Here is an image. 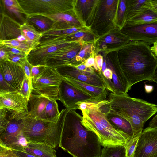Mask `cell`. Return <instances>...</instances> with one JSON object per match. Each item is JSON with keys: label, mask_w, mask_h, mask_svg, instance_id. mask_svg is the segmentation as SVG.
I'll return each instance as SVG.
<instances>
[{"label": "cell", "mask_w": 157, "mask_h": 157, "mask_svg": "<svg viewBox=\"0 0 157 157\" xmlns=\"http://www.w3.org/2000/svg\"><path fill=\"white\" fill-rule=\"evenodd\" d=\"M100 157H126L125 148L122 146L104 147Z\"/></svg>", "instance_id": "obj_31"}, {"label": "cell", "mask_w": 157, "mask_h": 157, "mask_svg": "<svg viewBox=\"0 0 157 157\" xmlns=\"http://www.w3.org/2000/svg\"><path fill=\"white\" fill-rule=\"evenodd\" d=\"M121 32L131 40H140L153 44L157 41V21L140 24L126 22Z\"/></svg>", "instance_id": "obj_9"}, {"label": "cell", "mask_w": 157, "mask_h": 157, "mask_svg": "<svg viewBox=\"0 0 157 157\" xmlns=\"http://www.w3.org/2000/svg\"><path fill=\"white\" fill-rule=\"evenodd\" d=\"M93 45L92 44H89L82 45L80 50L75 57V60L77 62L84 60L90 54H92Z\"/></svg>", "instance_id": "obj_37"}, {"label": "cell", "mask_w": 157, "mask_h": 157, "mask_svg": "<svg viewBox=\"0 0 157 157\" xmlns=\"http://www.w3.org/2000/svg\"><path fill=\"white\" fill-rule=\"evenodd\" d=\"M157 152V128L149 126L140 135L134 157H148Z\"/></svg>", "instance_id": "obj_13"}, {"label": "cell", "mask_w": 157, "mask_h": 157, "mask_svg": "<svg viewBox=\"0 0 157 157\" xmlns=\"http://www.w3.org/2000/svg\"><path fill=\"white\" fill-rule=\"evenodd\" d=\"M147 0H128L127 2L126 22L137 14L144 8Z\"/></svg>", "instance_id": "obj_27"}, {"label": "cell", "mask_w": 157, "mask_h": 157, "mask_svg": "<svg viewBox=\"0 0 157 157\" xmlns=\"http://www.w3.org/2000/svg\"><path fill=\"white\" fill-rule=\"evenodd\" d=\"M140 136H132L126 143L125 146L126 157H134Z\"/></svg>", "instance_id": "obj_36"}, {"label": "cell", "mask_w": 157, "mask_h": 157, "mask_svg": "<svg viewBox=\"0 0 157 157\" xmlns=\"http://www.w3.org/2000/svg\"><path fill=\"white\" fill-rule=\"evenodd\" d=\"M2 1L9 10L17 13L24 14L17 0H2Z\"/></svg>", "instance_id": "obj_39"}, {"label": "cell", "mask_w": 157, "mask_h": 157, "mask_svg": "<svg viewBox=\"0 0 157 157\" xmlns=\"http://www.w3.org/2000/svg\"><path fill=\"white\" fill-rule=\"evenodd\" d=\"M49 99L42 96L31 93L29 101L30 105V110L28 114L47 121L45 112Z\"/></svg>", "instance_id": "obj_19"}, {"label": "cell", "mask_w": 157, "mask_h": 157, "mask_svg": "<svg viewBox=\"0 0 157 157\" xmlns=\"http://www.w3.org/2000/svg\"><path fill=\"white\" fill-rule=\"evenodd\" d=\"M32 93L40 95L50 99L59 100V86L38 87L32 88Z\"/></svg>", "instance_id": "obj_28"}, {"label": "cell", "mask_w": 157, "mask_h": 157, "mask_svg": "<svg viewBox=\"0 0 157 157\" xmlns=\"http://www.w3.org/2000/svg\"><path fill=\"white\" fill-rule=\"evenodd\" d=\"M144 6L151 9L157 13V0H147Z\"/></svg>", "instance_id": "obj_47"}, {"label": "cell", "mask_w": 157, "mask_h": 157, "mask_svg": "<svg viewBox=\"0 0 157 157\" xmlns=\"http://www.w3.org/2000/svg\"><path fill=\"white\" fill-rule=\"evenodd\" d=\"M63 78H67L77 80L94 86L105 87L100 74L79 70L74 66L68 65L58 67L55 69Z\"/></svg>", "instance_id": "obj_11"}, {"label": "cell", "mask_w": 157, "mask_h": 157, "mask_svg": "<svg viewBox=\"0 0 157 157\" xmlns=\"http://www.w3.org/2000/svg\"><path fill=\"white\" fill-rule=\"evenodd\" d=\"M59 98L66 108L69 110L77 109L76 104L79 102L95 99L82 92L64 79L59 86Z\"/></svg>", "instance_id": "obj_10"}, {"label": "cell", "mask_w": 157, "mask_h": 157, "mask_svg": "<svg viewBox=\"0 0 157 157\" xmlns=\"http://www.w3.org/2000/svg\"><path fill=\"white\" fill-rule=\"evenodd\" d=\"M28 113L0 109V145L12 150L24 151L28 142L23 135L22 128L24 119Z\"/></svg>", "instance_id": "obj_6"}, {"label": "cell", "mask_w": 157, "mask_h": 157, "mask_svg": "<svg viewBox=\"0 0 157 157\" xmlns=\"http://www.w3.org/2000/svg\"><path fill=\"white\" fill-rule=\"evenodd\" d=\"M47 66L43 65L33 66L31 73L32 81L36 79L45 70Z\"/></svg>", "instance_id": "obj_42"}, {"label": "cell", "mask_w": 157, "mask_h": 157, "mask_svg": "<svg viewBox=\"0 0 157 157\" xmlns=\"http://www.w3.org/2000/svg\"><path fill=\"white\" fill-rule=\"evenodd\" d=\"M20 29L21 35L25 37L32 50L39 44L42 33L38 31L33 25L26 22L20 25Z\"/></svg>", "instance_id": "obj_22"}, {"label": "cell", "mask_w": 157, "mask_h": 157, "mask_svg": "<svg viewBox=\"0 0 157 157\" xmlns=\"http://www.w3.org/2000/svg\"><path fill=\"white\" fill-rule=\"evenodd\" d=\"M28 101L18 91L0 93V108L18 112H27Z\"/></svg>", "instance_id": "obj_15"}, {"label": "cell", "mask_w": 157, "mask_h": 157, "mask_svg": "<svg viewBox=\"0 0 157 157\" xmlns=\"http://www.w3.org/2000/svg\"><path fill=\"white\" fill-rule=\"evenodd\" d=\"M12 150L14 153L20 157H36L24 151L17 150Z\"/></svg>", "instance_id": "obj_50"}, {"label": "cell", "mask_w": 157, "mask_h": 157, "mask_svg": "<svg viewBox=\"0 0 157 157\" xmlns=\"http://www.w3.org/2000/svg\"><path fill=\"white\" fill-rule=\"evenodd\" d=\"M27 56L9 54V61L21 66L27 60Z\"/></svg>", "instance_id": "obj_41"}, {"label": "cell", "mask_w": 157, "mask_h": 157, "mask_svg": "<svg viewBox=\"0 0 157 157\" xmlns=\"http://www.w3.org/2000/svg\"><path fill=\"white\" fill-rule=\"evenodd\" d=\"M148 157H157V152L152 154Z\"/></svg>", "instance_id": "obj_55"}, {"label": "cell", "mask_w": 157, "mask_h": 157, "mask_svg": "<svg viewBox=\"0 0 157 157\" xmlns=\"http://www.w3.org/2000/svg\"><path fill=\"white\" fill-rule=\"evenodd\" d=\"M81 44L76 45L75 42L47 56L45 60V65L55 69L58 67L74 63V59L81 48Z\"/></svg>", "instance_id": "obj_12"}, {"label": "cell", "mask_w": 157, "mask_h": 157, "mask_svg": "<svg viewBox=\"0 0 157 157\" xmlns=\"http://www.w3.org/2000/svg\"><path fill=\"white\" fill-rule=\"evenodd\" d=\"M103 112L107 120L115 129L123 132L131 137L133 136L131 126L128 120L118 115L109 112L106 106Z\"/></svg>", "instance_id": "obj_20"}, {"label": "cell", "mask_w": 157, "mask_h": 157, "mask_svg": "<svg viewBox=\"0 0 157 157\" xmlns=\"http://www.w3.org/2000/svg\"><path fill=\"white\" fill-rule=\"evenodd\" d=\"M151 81L155 82L157 84V68L155 71L153 79Z\"/></svg>", "instance_id": "obj_54"}, {"label": "cell", "mask_w": 157, "mask_h": 157, "mask_svg": "<svg viewBox=\"0 0 157 157\" xmlns=\"http://www.w3.org/2000/svg\"><path fill=\"white\" fill-rule=\"evenodd\" d=\"M75 109H67L59 147L73 157H100L102 145L92 131L82 124V116Z\"/></svg>", "instance_id": "obj_1"}, {"label": "cell", "mask_w": 157, "mask_h": 157, "mask_svg": "<svg viewBox=\"0 0 157 157\" xmlns=\"http://www.w3.org/2000/svg\"><path fill=\"white\" fill-rule=\"evenodd\" d=\"M109 101V100L108 99L104 100L92 99L79 102L76 105L78 106V109L82 111L101 105Z\"/></svg>", "instance_id": "obj_34"}, {"label": "cell", "mask_w": 157, "mask_h": 157, "mask_svg": "<svg viewBox=\"0 0 157 157\" xmlns=\"http://www.w3.org/2000/svg\"><path fill=\"white\" fill-rule=\"evenodd\" d=\"M21 67L24 70L26 76L32 85L31 71L33 66L29 62L28 60H27L22 64Z\"/></svg>", "instance_id": "obj_44"}, {"label": "cell", "mask_w": 157, "mask_h": 157, "mask_svg": "<svg viewBox=\"0 0 157 157\" xmlns=\"http://www.w3.org/2000/svg\"><path fill=\"white\" fill-rule=\"evenodd\" d=\"M17 91L13 89L5 80L2 74L0 73V93H8Z\"/></svg>", "instance_id": "obj_40"}, {"label": "cell", "mask_w": 157, "mask_h": 157, "mask_svg": "<svg viewBox=\"0 0 157 157\" xmlns=\"http://www.w3.org/2000/svg\"><path fill=\"white\" fill-rule=\"evenodd\" d=\"M0 45H4L17 49L24 52L27 55L32 50V49L27 43L19 41L16 39L0 40Z\"/></svg>", "instance_id": "obj_33"}, {"label": "cell", "mask_w": 157, "mask_h": 157, "mask_svg": "<svg viewBox=\"0 0 157 157\" xmlns=\"http://www.w3.org/2000/svg\"><path fill=\"white\" fill-rule=\"evenodd\" d=\"M156 21H157V13L151 9L144 7L140 12L126 22L131 24H140Z\"/></svg>", "instance_id": "obj_24"}, {"label": "cell", "mask_w": 157, "mask_h": 157, "mask_svg": "<svg viewBox=\"0 0 157 157\" xmlns=\"http://www.w3.org/2000/svg\"><path fill=\"white\" fill-rule=\"evenodd\" d=\"M149 126L152 128H157V114L149 122Z\"/></svg>", "instance_id": "obj_51"}, {"label": "cell", "mask_w": 157, "mask_h": 157, "mask_svg": "<svg viewBox=\"0 0 157 157\" xmlns=\"http://www.w3.org/2000/svg\"><path fill=\"white\" fill-rule=\"evenodd\" d=\"M67 40L70 41L87 42L93 39L92 35L88 32L80 30L75 33L67 35Z\"/></svg>", "instance_id": "obj_35"}, {"label": "cell", "mask_w": 157, "mask_h": 157, "mask_svg": "<svg viewBox=\"0 0 157 157\" xmlns=\"http://www.w3.org/2000/svg\"><path fill=\"white\" fill-rule=\"evenodd\" d=\"M150 44L138 40H131L121 48L118 61L130 85L141 81H151L157 68V58Z\"/></svg>", "instance_id": "obj_2"}, {"label": "cell", "mask_w": 157, "mask_h": 157, "mask_svg": "<svg viewBox=\"0 0 157 157\" xmlns=\"http://www.w3.org/2000/svg\"><path fill=\"white\" fill-rule=\"evenodd\" d=\"M153 45L151 47V49L153 54L157 58V41L153 44Z\"/></svg>", "instance_id": "obj_52"}, {"label": "cell", "mask_w": 157, "mask_h": 157, "mask_svg": "<svg viewBox=\"0 0 157 157\" xmlns=\"http://www.w3.org/2000/svg\"><path fill=\"white\" fill-rule=\"evenodd\" d=\"M27 15H50L73 10L71 1L63 0H17Z\"/></svg>", "instance_id": "obj_7"}, {"label": "cell", "mask_w": 157, "mask_h": 157, "mask_svg": "<svg viewBox=\"0 0 157 157\" xmlns=\"http://www.w3.org/2000/svg\"><path fill=\"white\" fill-rule=\"evenodd\" d=\"M76 2L74 3L73 10L77 13L80 20L83 22L85 21L86 18L87 19L90 17L89 13L90 15V12H92V10L95 9L96 6L98 4V1L95 0H77Z\"/></svg>", "instance_id": "obj_23"}, {"label": "cell", "mask_w": 157, "mask_h": 157, "mask_svg": "<svg viewBox=\"0 0 157 157\" xmlns=\"http://www.w3.org/2000/svg\"><path fill=\"white\" fill-rule=\"evenodd\" d=\"M0 62L9 61V54L2 46H0Z\"/></svg>", "instance_id": "obj_48"}, {"label": "cell", "mask_w": 157, "mask_h": 157, "mask_svg": "<svg viewBox=\"0 0 157 157\" xmlns=\"http://www.w3.org/2000/svg\"><path fill=\"white\" fill-rule=\"evenodd\" d=\"M32 85L25 76L23 81L21 87L18 91L29 101L30 95L32 93Z\"/></svg>", "instance_id": "obj_38"}, {"label": "cell", "mask_w": 157, "mask_h": 157, "mask_svg": "<svg viewBox=\"0 0 157 157\" xmlns=\"http://www.w3.org/2000/svg\"><path fill=\"white\" fill-rule=\"evenodd\" d=\"M0 40H17L27 43L25 37L21 35L20 25L7 15L1 14Z\"/></svg>", "instance_id": "obj_16"}, {"label": "cell", "mask_w": 157, "mask_h": 157, "mask_svg": "<svg viewBox=\"0 0 157 157\" xmlns=\"http://www.w3.org/2000/svg\"><path fill=\"white\" fill-rule=\"evenodd\" d=\"M63 79L55 69L47 67L44 71L32 81V88L38 87L59 86Z\"/></svg>", "instance_id": "obj_17"}, {"label": "cell", "mask_w": 157, "mask_h": 157, "mask_svg": "<svg viewBox=\"0 0 157 157\" xmlns=\"http://www.w3.org/2000/svg\"><path fill=\"white\" fill-rule=\"evenodd\" d=\"M81 111L82 125L98 137L102 146L125 147L131 137L123 132L115 129L107 119L101 108L105 104Z\"/></svg>", "instance_id": "obj_4"}, {"label": "cell", "mask_w": 157, "mask_h": 157, "mask_svg": "<svg viewBox=\"0 0 157 157\" xmlns=\"http://www.w3.org/2000/svg\"><path fill=\"white\" fill-rule=\"evenodd\" d=\"M60 113L56 101L49 99L45 112L46 121L51 122H56L58 119Z\"/></svg>", "instance_id": "obj_30"}, {"label": "cell", "mask_w": 157, "mask_h": 157, "mask_svg": "<svg viewBox=\"0 0 157 157\" xmlns=\"http://www.w3.org/2000/svg\"><path fill=\"white\" fill-rule=\"evenodd\" d=\"M108 111L128 120L131 124L133 136H140L146 121L157 112V105L144 100L130 97L128 94L110 92Z\"/></svg>", "instance_id": "obj_3"}, {"label": "cell", "mask_w": 157, "mask_h": 157, "mask_svg": "<svg viewBox=\"0 0 157 157\" xmlns=\"http://www.w3.org/2000/svg\"><path fill=\"white\" fill-rule=\"evenodd\" d=\"M75 42L68 41L66 35L42 37L39 44L28 55L27 60L33 66H45V60L47 56Z\"/></svg>", "instance_id": "obj_8"}, {"label": "cell", "mask_w": 157, "mask_h": 157, "mask_svg": "<svg viewBox=\"0 0 157 157\" xmlns=\"http://www.w3.org/2000/svg\"><path fill=\"white\" fill-rule=\"evenodd\" d=\"M26 22L36 27L42 33L49 29L54 22L44 16L39 15H27Z\"/></svg>", "instance_id": "obj_25"}, {"label": "cell", "mask_w": 157, "mask_h": 157, "mask_svg": "<svg viewBox=\"0 0 157 157\" xmlns=\"http://www.w3.org/2000/svg\"><path fill=\"white\" fill-rule=\"evenodd\" d=\"M0 45V46H2L4 47L8 52V54L28 56L25 52L17 49L9 47L4 45Z\"/></svg>", "instance_id": "obj_46"}, {"label": "cell", "mask_w": 157, "mask_h": 157, "mask_svg": "<svg viewBox=\"0 0 157 157\" xmlns=\"http://www.w3.org/2000/svg\"><path fill=\"white\" fill-rule=\"evenodd\" d=\"M66 110V108L61 110L56 122L44 121L28 114L24 119L22 128L23 135L28 142L43 144L58 149Z\"/></svg>", "instance_id": "obj_5"}, {"label": "cell", "mask_w": 157, "mask_h": 157, "mask_svg": "<svg viewBox=\"0 0 157 157\" xmlns=\"http://www.w3.org/2000/svg\"><path fill=\"white\" fill-rule=\"evenodd\" d=\"M144 89L145 92L147 93L151 92L153 90L154 87L152 86L145 84Z\"/></svg>", "instance_id": "obj_53"}, {"label": "cell", "mask_w": 157, "mask_h": 157, "mask_svg": "<svg viewBox=\"0 0 157 157\" xmlns=\"http://www.w3.org/2000/svg\"><path fill=\"white\" fill-rule=\"evenodd\" d=\"M0 157H20L13 150L0 144Z\"/></svg>", "instance_id": "obj_43"}, {"label": "cell", "mask_w": 157, "mask_h": 157, "mask_svg": "<svg viewBox=\"0 0 157 157\" xmlns=\"http://www.w3.org/2000/svg\"><path fill=\"white\" fill-rule=\"evenodd\" d=\"M63 78L82 92L93 98L104 100L106 99L108 95V90L105 87L96 86L70 78Z\"/></svg>", "instance_id": "obj_18"}, {"label": "cell", "mask_w": 157, "mask_h": 157, "mask_svg": "<svg viewBox=\"0 0 157 157\" xmlns=\"http://www.w3.org/2000/svg\"><path fill=\"white\" fill-rule=\"evenodd\" d=\"M23 151L36 157H57L55 148L42 143L28 142Z\"/></svg>", "instance_id": "obj_21"}, {"label": "cell", "mask_w": 157, "mask_h": 157, "mask_svg": "<svg viewBox=\"0 0 157 157\" xmlns=\"http://www.w3.org/2000/svg\"><path fill=\"white\" fill-rule=\"evenodd\" d=\"M82 62L86 67H92V66H94L95 64V60L94 58L92 55V56L89 57L84 60Z\"/></svg>", "instance_id": "obj_49"}, {"label": "cell", "mask_w": 157, "mask_h": 157, "mask_svg": "<svg viewBox=\"0 0 157 157\" xmlns=\"http://www.w3.org/2000/svg\"><path fill=\"white\" fill-rule=\"evenodd\" d=\"M70 11L44 16L49 18L54 22L65 23L79 28L82 26L81 22H82L70 14L69 12Z\"/></svg>", "instance_id": "obj_26"}, {"label": "cell", "mask_w": 157, "mask_h": 157, "mask_svg": "<svg viewBox=\"0 0 157 157\" xmlns=\"http://www.w3.org/2000/svg\"><path fill=\"white\" fill-rule=\"evenodd\" d=\"M131 41L130 38L127 36L122 33L117 37L113 34L107 35L100 40V44L102 48L106 47L107 45L118 44L122 47Z\"/></svg>", "instance_id": "obj_29"}, {"label": "cell", "mask_w": 157, "mask_h": 157, "mask_svg": "<svg viewBox=\"0 0 157 157\" xmlns=\"http://www.w3.org/2000/svg\"><path fill=\"white\" fill-rule=\"evenodd\" d=\"M0 73L16 90L21 89L25 75L22 67L10 61L0 62Z\"/></svg>", "instance_id": "obj_14"}, {"label": "cell", "mask_w": 157, "mask_h": 157, "mask_svg": "<svg viewBox=\"0 0 157 157\" xmlns=\"http://www.w3.org/2000/svg\"><path fill=\"white\" fill-rule=\"evenodd\" d=\"M94 59L95 62L93 68L99 73L102 68L103 62V58L101 55H98L95 56Z\"/></svg>", "instance_id": "obj_45"}, {"label": "cell", "mask_w": 157, "mask_h": 157, "mask_svg": "<svg viewBox=\"0 0 157 157\" xmlns=\"http://www.w3.org/2000/svg\"><path fill=\"white\" fill-rule=\"evenodd\" d=\"M126 0H119L117 14L116 23L121 29L126 22Z\"/></svg>", "instance_id": "obj_32"}]
</instances>
